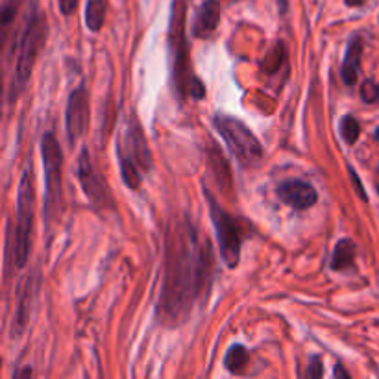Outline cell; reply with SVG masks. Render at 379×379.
Here are the masks:
<instances>
[{
	"instance_id": "5b68a950",
	"label": "cell",
	"mask_w": 379,
	"mask_h": 379,
	"mask_svg": "<svg viewBox=\"0 0 379 379\" xmlns=\"http://www.w3.org/2000/svg\"><path fill=\"white\" fill-rule=\"evenodd\" d=\"M44 165V217L49 222L58 219L61 211V200H64V156L61 146L54 133H44L41 143Z\"/></svg>"
},
{
	"instance_id": "277c9868",
	"label": "cell",
	"mask_w": 379,
	"mask_h": 379,
	"mask_svg": "<svg viewBox=\"0 0 379 379\" xmlns=\"http://www.w3.org/2000/svg\"><path fill=\"white\" fill-rule=\"evenodd\" d=\"M47 17L40 10H34L30 13L26 26L23 30L19 44H17V64H15V76H13V91L17 88V92L25 88L26 82L32 76L34 65L40 58L41 50L47 43ZM15 92V95H17Z\"/></svg>"
},
{
	"instance_id": "6da1fadb",
	"label": "cell",
	"mask_w": 379,
	"mask_h": 379,
	"mask_svg": "<svg viewBox=\"0 0 379 379\" xmlns=\"http://www.w3.org/2000/svg\"><path fill=\"white\" fill-rule=\"evenodd\" d=\"M211 241L191 219L172 220L165 237L163 285H161V324L180 326L189 318L193 307L210 296L215 267Z\"/></svg>"
},
{
	"instance_id": "44dd1931",
	"label": "cell",
	"mask_w": 379,
	"mask_h": 379,
	"mask_svg": "<svg viewBox=\"0 0 379 379\" xmlns=\"http://www.w3.org/2000/svg\"><path fill=\"white\" fill-rule=\"evenodd\" d=\"M361 97L366 104H374L379 98V88L378 83H374L372 80H366L363 85H361Z\"/></svg>"
},
{
	"instance_id": "e0dca14e",
	"label": "cell",
	"mask_w": 379,
	"mask_h": 379,
	"mask_svg": "<svg viewBox=\"0 0 379 379\" xmlns=\"http://www.w3.org/2000/svg\"><path fill=\"white\" fill-rule=\"evenodd\" d=\"M119 163H121V172H122V180L128 185V189L136 191L141 187L143 176L139 172V167L136 165V161L130 160V157L124 154V152L119 150Z\"/></svg>"
},
{
	"instance_id": "ffe728a7",
	"label": "cell",
	"mask_w": 379,
	"mask_h": 379,
	"mask_svg": "<svg viewBox=\"0 0 379 379\" xmlns=\"http://www.w3.org/2000/svg\"><path fill=\"white\" fill-rule=\"evenodd\" d=\"M340 133H342V137H344V141L348 145H355L361 136V126L357 119L351 117V115H346L342 119V122H340Z\"/></svg>"
},
{
	"instance_id": "484cf974",
	"label": "cell",
	"mask_w": 379,
	"mask_h": 379,
	"mask_svg": "<svg viewBox=\"0 0 379 379\" xmlns=\"http://www.w3.org/2000/svg\"><path fill=\"white\" fill-rule=\"evenodd\" d=\"M333 375H335V378H340V375H342V378H350V372H346L344 366L339 363V365L335 366V370H333Z\"/></svg>"
},
{
	"instance_id": "ac0fdd59",
	"label": "cell",
	"mask_w": 379,
	"mask_h": 379,
	"mask_svg": "<svg viewBox=\"0 0 379 379\" xmlns=\"http://www.w3.org/2000/svg\"><path fill=\"white\" fill-rule=\"evenodd\" d=\"M106 19V0H89L85 10V23L91 32H98L102 28Z\"/></svg>"
},
{
	"instance_id": "30bf717a",
	"label": "cell",
	"mask_w": 379,
	"mask_h": 379,
	"mask_svg": "<svg viewBox=\"0 0 379 379\" xmlns=\"http://www.w3.org/2000/svg\"><path fill=\"white\" fill-rule=\"evenodd\" d=\"M277 196L283 204L291 205L292 210L303 211L316 204L318 193L311 184L303 180H287L277 187Z\"/></svg>"
},
{
	"instance_id": "9a60e30c",
	"label": "cell",
	"mask_w": 379,
	"mask_h": 379,
	"mask_svg": "<svg viewBox=\"0 0 379 379\" xmlns=\"http://www.w3.org/2000/svg\"><path fill=\"white\" fill-rule=\"evenodd\" d=\"M207 161H210V167H211V170H213L217 181H219L222 187L229 189V187H231V172H229V165H228V161L224 160L222 152H220L215 145H210Z\"/></svg>"
},
{
	"instance_id": "7a4b0ae2",
	"label": "cell",
	"mask_w": 379,
	"mask_h": 379,
	"mask_svg": "<svg viewBox=\"0 0 379 379\" xmlns=\"http://www.w3.org/2000/svg\"><path fill=\"white\" fill-rule=\"evenodd\" d=\"M185 6L184 2H176L172 13V26H170V47H172V74H174L176 89L181 98L193 97L195 100L204 98V83L189 71V54H187V41H185Z\"/></svg>"
},
{
	"instance_id": "4316f807",
	"label": "cell",
	"mask_w": 379,
	"mask_h": 379,
	"mask_svg": "<svg viewBox=\"0 0 379 379\" xmlns=\"http://www.w3.org/2000/svg\"><path fill=\"white\" fill-rule=\"evenodd\" d=\"M346 4L348 6H361V4H365V0H346Z\"/></svg>"
},
{
	"instance_id": "3957f363",
	"label": "cell",
	"mask_w": 379,
	"mask_h": 379,
	"mask_svg": "<svg viewBox=\"0 0 379 379\" xmlns=\"http://www.w3.org/2000/svg\"><path fill=\"white\" fill-rule=\"evenodd\" d=\"M35 217V185L32 163L25 169L19 184L17 195V228H15L13 259L15 265L23 268L30 258L32 250V231H34Z\"/></svg>"
},
{
	"instance_id": "2e32d148",
	"label": "cell",
	"mask_w": 379,
	"mask_h": 379,
	"mask_svg": "<svg viewBox=\"0 0 379 379\" xmlns=\"http://www.w3.org/2000/svg\"><path fill=\"white\" fill-rule=\"evenodd\" d=\"M355 252H357V248H355L354 241H350V239L339 241L335 246V252H333V259H331V268L333 270H346V268H350L354 265Z\"/></svg>"
},
{
	"instance_id": "cb8c5ba5",
	"label": "cell",
	"mask_w": 379,
	"mask_h": 379,
	"mask_svg": "<svg viewBox=\"0 0 379 379\" xmlns=\"http://www.w3.org/2000/svg\"><path fill=\"white\" fill-rule=\"evenodd\" d=\"M76 6H78V0H59V10L64 15L74 13Z\"/></svg>"
},
{
	"instance_id": "ba28073f",
	"label": "cell",
	"mask_w": 379,
	"mask_h": 379,
	"mask_svg": "<svg viewBox=\"0 0 379 379\" xmlns=\"http://www.w3.org/2000/svg\"><path fill=\"white\" fill-rule=\"evenodd\" d=\"M78 180L83 187V193L88 195V198L91 200L95 207H98V210L113 207L112 193L107 189L102 176L98 174L95 165H92L88 148H83L78 157Z\"/></svg>"
},
{
	"instance_id": "d6986e66",
	"label": "cell",
	"mask_w": 379,
	"mask_h": 379,
	"mask_svg": "<svg viewBox=\"0 0 379 379\" xmlns=\"http://www.w3.org/2000/svg\"><path fill=\"white\" fill-rule=\"evenodd\" d=\"M224 363H226V368H228L229 372H234V374L243 372V368L246 366V363H248V351H246L244 346L234 344L228 350V354H226Z\"/></svg>"
},
{
	"instance_id": "7c38bea8",
	"label": "cell",
	"mask_w": 379,
	"mask_h": 379,
	"mask_svg": "<svg viewBox=\"0 0 379 379\" xmlns=\"http://www.w3.org/2000/svg\"><path fill=\"white\" fill-rule=\"evenodd\" d=\"M35 294H37V277H26V282L20 285L19 298H17V309H15L13 316V333H17V335L23 333V330L28 324L32 309H34Z\"/></svg>"
},
{
	"instance_id": "4fadbf2b",
	"label": "cell",
	"mask_w": 379,
	"mask_h": 379,
	"mask_svg": "<svg viewBox=\"0 0 379 379\" xmlns=\"http://www.w3.org/2000/svg\"><path fill=\"white\" fill-rule=\"evenodd\" d=\"M220 23V2L219 0H204L193 23V35L198 40L210 37Z\"/></svg>"
},
{
	"instance_id": "52a82bcc",
	"label": "cell",
	"mask_w": 379,
	"mask_h": 379,
	"mask_svg": "<svg viewBox=\"0 0 379 379\" xmlns=\"http://www.w3.org/2000/svg\"><path fill=\"white\" fill-rule=\"evenodd\" d=\"M205 196H207V205H210L211 222H213L217 241H219L220 255L229 268H235L241 259L243 231L239 228L237 220L220 207L219 202L211 196V193L205 191Z\"/></svg>"
},
{
	"instance_id": "8992f818",
	"label": "cell",
	"mask_w": 379,
	"mask_h": 379,
	"mask_svg": "<svg viewBox=\"0 0 379 379\" xmlns=\"http://www.w3.org/2000/svg\"><path fill=\"white\" fill-rule=\"evenodd\" d=\"M213 122L215 128L219 130V133L228 145L229 152L237 157L241 165L255 167L258 163H261L263 154H265L263 145L259 143L258 137L250 131V128H246V124H243V122L234 117L222 115V113H219L213 119Z\"/></svg>"
},
{
	"instance_id": "5bb4252c",
	"label": "cell",
	"mask_w": 379,
	"mask_h": 379,
	"mask_svg": "<svg viewBox=\"0 0 379 379\" xmlns=\"http://www.w3.org/2000/svg\"><path fill=\"white\" fill-rule=\"evenodd\" d=\"M361 56H363V41L359 37H351L348 49H346L344 61H342V82L346 85H354L357 82L361 68Z\"/></svg>"
},
{
	"instance_id": "83f0119b",
	"label": "cell",
	"mask_w": 379,
	"mask_h": 379,
	"mask_svg": "<svg viewBox=\"0 0 379 379\" xmlns=\"http://www.w3.org/2000/svg\"><path fill=\"white\" fill-rule=\"evenodd\" d=\"M375 139H378V143H379V128L375 130Z\"/></svg>"
},
{
	"instance_id": "9c48e42d",
	"label": "cell",
	"mask_w": 379,
	"mask_h": 379,
	"mask_svg": "<svg viewBox=\"0 0 379 379\" xmlns=\"http://www.w3.org/2000/svg\"><path fill=\"white\" fill-rule=\"evenodd\" d=\"M65 124H67V137L71 145L78 141L80 137L88 131L89 126V95L88 89L80 85L71 92L67 102V115H65Z\"/></svg>"
},
{
	"instance_id": "603a6c76",
	"label": "cell",
	"mask_w": 379,
	"mask_h": 379,
	"mask_svg": "<svg viewBox=\"0 0 379 379\" xmlns=\"http://www.w3.org/2000/svg\"><path fill=\"white\" fill-rule=\"evenodd\" d=\"M307 374L311 375V378H322V361L318 355H313L311 363H309V370H307Z\"/></svg>"
},
{
	"instance_id": "8fae6325",
	"label": "cell",
	"mask_w": 379,
	"mask_h": 379,
	"mask_svg": "<svg viewBox=\"0 0 379 379\" xmlns=\"http://www.w3.org/2000/svg\"><path fill=\"white\" fill-rule=\"evenodd\" d=\"M126 156L136 161V165L143 172L152 170L150 148H148L146 137L143 133V128L139 126V122L136 119H130V124L126 128Z\"/></svg>"
},
{
	"instance_id": "7402d4cb",
	"label": "cell",
	"mask_w": 379,
	"mask_h": 379,
	"mask_svg": "<svg viewBox=\"0 0 379 379\" xmlns=\"http://www.w3.org/2000/svg\"><path fill=\"white\" fill-rule=\"evenodd\" d=\"M17 6H19L17 0H6L4 2V8H2V26L4 28H8L11 25V19L17 13Z\"/></svg>"
},
{
	"instance_id": "d4e9b609",
	"label": "cell",
	"mask_w": 379,
	"mask_h": 379,
	"mask_svg": "<svg viewBox=\"0 0 379 379\" xmlns=\"http://www.w3.org/2000/svg\"><path fill=\"white\" fill-rule=\"evenodd\" d=\"M350 176H351V181H354V185H357V191H359V196L363 200H366V195H365V191H363V185H361L359 178H357V174H355L354 170L350 169Z\"/></svg>"
}]
</instances>
